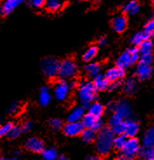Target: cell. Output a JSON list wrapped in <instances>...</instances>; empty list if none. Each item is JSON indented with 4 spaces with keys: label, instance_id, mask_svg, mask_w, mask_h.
Instances as JSON below:
<instances>
[{
    "label": "cell",
    "instance_id": "cell-1",
    "mask_svg": "<svg viewBox=\"0 0 154 160\" xmlns=\"http://www.w3.org/2000/svg\"><path fill=\"white\" fill-rule=\"evenodd\" d=\"M115 134L110 127H104L98 130L96 135V150L101 156L109 154L113 148V140Z\"/></svg>",
    "mask_w": 154,
    "mask_h": 160
},
{
    "label": "cell",
    "instance_id": "cell-2",
    "mask_svg": "<svg viewBox=\"0 0 154 160\" xmlns=\"http://www.w3.org/2000/svg\"><path fill=\"white\" fill-rule=\"evenodd\" d=\"M97 98V90L93 82L85 80L78 85V99L84 107H88Z\"/></svg>",
    "mask_w": 154,
    "mask_h": 160
},
{
    "label": "cell",
    "instance_id": "cell-3",
    "mask_svg": "<svg viewBox=\"0 0 154 160\" xmlns=\"http://www.w3.org/2000/svg\"><path fill=\"white\" fill-rule=\"evenodd\" d=\"M140 53L138 48H130L124 51L120 56L117 59L116 64L121 68H127L131 66L134 65L136 62L139 61Z\"/></svg>",
    "mask_w": 154,
    "mask_h": 160
},
{
    "label": "cell",
    "instance_id": "cell-4",
    "mask_svg": "<svg viewBox=\"0 0 154 160\" xmlns=\"http://www.w3.org/2000/svg\"><path fill=\"white\" fill-rule=\"evenodd\" d=\"M78 72L76 62L72 59H65L59 64L58 75L63 79H71L75 77Z\"/></svg>",
    "mask_w": 154,
    "mask_h": 160
},
{
    "label": "cell",
    "instance_id": "cell-5",
    "mask_svg": "<svg viewBox=\"0 0 154 160\" xmlns=\"http://www.w3.org/2000/svg\"><path fill=\"white\" fill-rule=\"evenodd\" d=\"M72 85L69 83L65 79H61L54 85V95L58 101H65L70 97Z\"/></svg>",
    "mask_w": 154,
    "mask_h": 160
},
{
    "label": "cell",
    "instance_id": "cell-6",
    "mask_svg": "<svg viewBox=\"0 0 154 160\" xmlns=\"http://www.w3.org/2000/svg\"><path fill=\"white\" fill-rule=\"evenodd\" d=\"M60 62L53 57H47L41 62V69L47 77H54L58 74Z\"/></svg>",
    "mask_w": 154,
    "mask_h": 160
},
{
    "label": "cell",
    "instance_id": "cell-7",
    "mask_svg": "<svg viewBox=\"0 0 154 160\" xmlns=\"http://www.w3.org/2000/svg\"><path fill=\"white\" fill-rule=\"evenodd\" d=\"M139 142L135 137L129 138L124 143V147L122 148V151L124 155L128 157L130 159H133V157L138 154L139 150Z\"/></svg>",
    "mask_w": 154,
    "mask_h": 160
},
{
    "label": "cell",
    "instance_id": "cell-8",
    "mask_svg": "<svg viewBox=\"0 0 154 160\" xmlns=\"http://www.w3.org/2000/svg\"><path fill=\"white\" fill-rule=\"evenodd\" d=\"M114 111L123 117L124 120L129 119L133 114V109H132L131 103L128 100L126 99H122L119 102H117Z\"/></svg>",
    "mask_w": 154,
    "mask_h": 160
},
{
    "label": "cell",
    "instance_id": "cell-9",
    "mask_svg": "<svg viewBox=\"0 0 154 160\" xmlns=\"http://www.w3.org/2000/svg\"><path fill=\"white\" fill-rule=\"evenodd\" d=\"M152 71L153 69L150 64H146V63H144L139 61L136 67L135 73L139 81H146L152 76Z\"/></svg>",
    "mask_w": 154,
    "mask_h": 160
},
{
    "label": "cell",
    "instance_id": "cell-10",
    "mask_svg": "<svg viewBox=\"0 0 154 160\" xmlns=\"http://www.w3.org/2000/svg\"><path fill=\"white\" fill-rule=\"evenodd\" d=\"M85 128L80 121L77 122H68L64 126V133L68 137H76L81 134Z\"/></svg>",
    "mask_w": 154,
    "mask_h": 160
},
{
    "label": "cell",
    "instance_id": "cell-11",
    "mask_svg": "<svg viewBox=\"0 0 154 160\" xmlns=\"http://www.w3.org/2000/svg\"><path fill=\"white\" fill-rule=\"evenodd\" d=\"M127 25H128V20H127L126 16L124 14H119L113 18L111 20L112 29L119 33L124 32L127 27Z\"/></svg>",
    "mask_w": 154,
    "mask_h": 160
},
{
    "label": "cell",
    "instance_id": "cell-12",
    "mask_svg": "<svg viewBox=\"0 0 154 160\" xmlns=\"http://www.w3.org/2000/svg\"><path fill=\"white\" fill-rule=\"evenodd\" d=\"M26 148L30 152L39 153L44 150V143L43 140H41L39 138L31 137L26 141Z\"/></svg>",
    "mask_w": 154,
    "mask_h": 160
},
{
    "label": "cell",
    "instance_id": "cell-13",
    "mask_svg": "<svg viewBox=\"0 0 154 160\" xmlns=\"http://www.w3.org/2000/svg\"><path fill=\"white\" fill-rule=\"evenodd\" d=\"M125 75V71L124 68H121L119 67L116 66L114 68H111L108 69L105 73V77L109 82H114V81H119L124 78Z\"/></svg>",
    "mask_w": 154,
    "mask_h": 160
},
{
    "label": "cell",
    "instance_id": "cell-14",
    "mask_svg": "<svg viewBox=\"0 0 154 160\" xmlns=\"http://www.w3.org/2000/svg\"><path fill=\"white\" fill-rule=\"evenodd\" d=\"M85 107L83 105H76L71 109L67 117V120L68 122L80 121L83 116L85 115Z\"/></svg>",
    "mask_w": 154,
    "mask_h": 160
},
{
    "label": "cell",
    "instance_id": "cell-15",
    "mask_svg": "<svg viewBox=\"0 0 154 160\" xmlns=\"http://www.w3.org/2000/svg\"><path fill=\"white\" fill-rule=\"evenodd\" d=\"M139 130V124L137 122L133 121V120H125V128H124V134L127 138H133L136 137Z\"/></svg>",
    "mask_w": 154,
    "mask_h": 160
},
{
    "label": "cell",
    "instance_id": "cell-16",
    "mask_svg": "<svg viewBox=\"0 0 154 160\" xmlns=\"http://www.w3.org/2000/svg\"><path fill=\"white\" fill-rule=\"evenodd\" d=\"M25 0H5L0 7L3 14H10L17 8L18 5L24 3Z\"/></svg>",
    "mask_w": 154,
    "mask_h": 160
},
{
    "label": "cell",
    "instance_id": "cell-17",
    "mask_svg": "<svg viewBox=\"0 0 154 160\" xmlns=\"http://www.w3.org/2000/svg\"><path fill=\"white\" fill-rule=\"evenodd\" d=\"M93 82V85H94L95 88L97 91H104L107 89L108 85L110 82L107 80V78L103 75V74H99L98 75H96L94 77V82Z\"/></svg>",
    "mask_w": 154,
    "mask_h": 160
},
{
    "label": "cell",
    "instance_id": "cell-18",
    "mask_svg": "<svg viewBox=\"0 0 154 160\" xmlns=\"http://www.w3.org/2000/svg\"><path fill=\"white\" fill-rule=\"evenodd\" d=\"M140 11V6L137 0H132L124 4L123 12L128 15H136Z\"/></svg>",
    "mask_w": 154,
    "mask_h": 160
},
{
    "label": "cell",
    "instance_id": "cell-19",
    "mask_svg": "<svg viewBox=\"0 0 154 160\" xmlns=\"http://www.w3.org/2000/svg\"><path fill=\"white\" fill-rule=\"evenodd\" d=\"M88 108H89V113L96 118H100L105 113V107L103 106V104L98 102H92L88 106Z\"/></svg>",
    "mask_w": 154,
    "mask_h": 160
},
{
    "label": "cell",
    "instance_id": "cell-20",
    "mask_svg": "<svg viewBox=\"0 0 154 160\" xmlns=\"http://www.w3.org/2000/svg\"><path fill=\"white\" fill-rule=\"evenodd\" d=\"M39 102L41 106H48L51 102V95L49 91L48 87H43L40 89V94L39 96Z\"/></svg>",
    "mask_w": 154,
    "mask_h": 160
},
{
    "label": "cell",
    "instance_id": "cell-21",
    "mask_svg": "<svg viewBox=\"0 0 154 160\" xmlns=\"http://www.w3.org/2000/svg\"><path fill=\"white\" fill-rule=\"evenodd\" d=\"M124 91L127 95H133L138 89V82L133 77L125 80L124 83Z\"/></svg>",
    "mask_w": 154,
    "mask_h": 160
},
{
    "label": "cell",
    "instance_id": "cell-22",
    "mask_svg": "<svg viewBox=\"0 0 154 160\" xmlns=\"http://www.w3.org/2000/svg\"><path fill=\"white\" fill-rule=\"evenodd\" d=\"M138 154L140 158L146 160L154 159V148L153 146H144V148L138 150Z\"/></svg>",
    "mask_w": 154,
    "mask_h": 160
},
{
    "label": "cell",
    "instance_id": "cell-23",
    "mask_svg": "<svg viewBox=\"0 0 154 160\" xmlns=\"http://www.w3.org/2000/svg\"><path fill=\"white\" fill-rule=\"evenodd\" d=\"M81 137L82 140L85 142V143H92L96 138V131L91 128H85L83 131L81 132Z\"/></svg>",
    "mask_w": 154,
    "mask_h": 160
},
{
    "label": "cell",
    "instance_id": "cell-24",
    "mask_svg": "<svg viewBox=\"0 0 154 160\" xmlns=\"http://www.w3.org/2000/svg\"><path fill=\"white\" fill-rule=\"evenodd\" d=\"M138 51H139V53L140 54H145V53H151L152 52V49H153V43L152 41L149 39H146L144 40L143 42L139 44L138 46Z\"/></svg>",
    "mask_w": 154,
    "mask_h": 160
},
{
    "label": "cell",
    "instance_id": "cell-25",
    "mask_svg": "<svg viewBox=\"0 0 154 160\" xmlns=\"http://www.w3.org/2000/svg\"><path fill=\"white\" fill-rule=\"evenodd\" d=\"M85 69L91 77H95L96 75H98L100 73L101 66L97 62H90L86 66Z\"/></svg>",
    "mask_w": 154,
    "mask_h": 160
},
{
    "label": "cell",
    "instance_id": "cell-26",
    "mask_svg": "<svg viewBox=\"0 0 154 160\" xmlns=\"http://www.w3.org/2000/svg\"><path fill=\"white\" fill-rule=\"evenodd\" d=\"M98 52H99V48H98V47L91 46L83 54V60L86 61V62L91 61L98 55Z\"/></svg>",
    "mask_w": 154,
    "mask_h": 160
},
{
    "label": "cell",
    "instance_id": "cell-27",
    "mask_svg": "<svg viewBox=\"0 0 154 160\" xmlns=\"http://www.w3.org/2000/svg\"><path fill=\"white\" fill-rule=\"evenodd\" d=\"M41 155L45 160H55L58 158V152L54 148H44V150L41 152Z\"/></svg>",
    "mask_w": 154,
    "mask_h": 160
},
{
    "label": "cell",
    "instance_id": "cell-28",
    "mask_svg": "<svg viewBox=\"0 0 154 160\" xmlns=\"http://www.w3.org/2000/svg\"><path fill=\"white\" fill-rule=\"evenodd\" d=\"M144 146H153L154 144V128L152 127L146 132L143 139Z\"/></svg>",
    "mask_w": 154,
    "mask_h": 160
},
{
    "label": "cell",
    "instance_id": "cell-29",
    "mask_svg": "<svg viewBox=\"0 0 154 160\" xmlns=\"http://www.w3.org/2000/svg\"><path fill=\"white\" fill-rule=\"evenodd\" d=\"M151 39L150 37L146 34L144 31H142V32H137L136 34L133 35V37L132 38V43H133L134 46L138 47V46L141 43V42H143L144 40H146V39Z\"/></svg>",
    "mask_w": 154,
    "mask_h": 160
},
{
    "label": "cell",
    "instance_id": "cell-30",
    "mask_svg": "<svg viewBox=\"0 0 154 160\" xmlns=\"http://www.w3.org/2000/svg\"><path fill=\"white\" fill-rule=\"evenodd\" d=\"M127 137L124 134H119L117 135L114 137V140H113V147H115L118 150H122V148L124 147V143L127 140Z\"/></svg>",
    "mask_w": 154,
    "mask_h": 160
},
{
    "label": "cell",
    "instance_id": "cell-31",
    "mask_svg": "<svg viewBox=\"0 0 154 160\" xmlns=\"http://www.w3.org/2000/svg\"><path fill=\"white\" fill-rule=\"evenodd\" d=\"M96 119L97 118L93 117L92 115H91L90 113L85 114L81 118V123L84 126V128H91V127L94 124Z\"/></svg>",
    "mask_w": 154,
    "mask_h": 160
},
{
    "label": "cell",
    "instance_id": "cell-32",
    "mask_svg": "<svg viewBox=\"0 0 154 160\" xmlns=\"http://www.w3.org/2000/svg\"><path fill=\"white\" fill-rule=\"evenodd\" d=\"M23 133V128L19 125H12L11 128V130L8 132L9 138L11 139L17 138L18 137H20L21 134Z\"/></svg>",
    "mask_w": 154,
    "mask_h": 160
},
{
    "label": "cell",
    "instance_id": "cell-33",
    "mask_svg": "<svg viewBox=\"0 0 154 160\" xmlns=\"http://www.w3.org/2000/svg\"><path fill=\"white\" fill-rule=\"evenodd\" d=\"M45 4L48 10L51 12L58 11L62 7V2L60 0H48L47 2H45Z\"/></svg>",
    "mask_w": 154,
    "mask_h": 160
},
{
    "label": "cell",
    "instance_id": "cell-34",
    "mask_svg": "<svg viewBox=\"0 0 154 160\" xmlns=\"http://www.w3.org/2000/svg\"><path fill=\"white\" fill-rule=\"evenodd\" d=\"M111 130L113 131V133L115 135H119V134H124V128H125V120L123 122H121L120 123H118L114 126H111L110 127Z\"/></svg>",
    "mask_w": 154,
    "mask_h": 160
},
{
    "label": "cell",
    "instance_id": "cell-35",
    "mask_svg": "<svg viewBox=\"0 0 154 160\" xmlns=\"http://www.w3.org/2000/svg\"><path fill=\"white\" fill-rule=\"evenodd\" d=\"M124 121V119H123V117L119 116L118 113H114V114H112L110 117V119H109V124L110 126H114L116 124H118V123H120L121 122Z\"/></svg>",
    "mask_w": 154,
    "mask_h": 160
},
{
    "label": "cell",
    "instance_id": "cell-36",
    "mask_svg": "<svg viewBox=\"0 0 154 160\" xmlns=\"http://www.w3.org/2000/svg\"><path fill=\"white\" fill-rule=\"evenodd\" d=\"M144 32H146V34L148 35L149 37H152L153 35L154 32V20L153 19H151L149 21L146 23V26H145V29Z\"/></svg>",
    "mask_w": 154,
    "mask_h": 160
},
{
    "label": "cell",
    "instance_id": "cell-37",
    "mask_svg": "<svg viewBox=\"0 0 154 160\" xmlns=\"http://www.w3.org/2000/svg\"><path fill=\"white\" fill-rule=\"evenodd\" d=\"M12 122H7L4 125L0 126V138H3L8 134V132L11 130V128L12 127Z\"/></svg>",
    "mask_w": 154,
    "mask_h": 160
},
{
    "label": "cell",
    "instance_id": "cell-38",
    "mask_svg": "<svg viewBox=\"0 0 154 160\" xmlns=\"http://www.w3.org/2000/svg\"><path fill=\"white\" fill-rule=\"evenodd\" d=\"M139 61L146 63V64H152V61H153V55H152V52L151 53H145V54H141L139 57Z\"/></svg>",
    "mask_w": 154,
    "mask_h": 160
},
{
    "label": "cell",
    "instance_id": "cell-39",
    "mask_svg": "<svg viewBox=\"0 0 154 160\" xmlns=\"http://www.w3.org/2000/svg\"><path fill=\"white\" fill-rule=\"evenodd\" d=\"M50 125L51 127L53 129V130H61L62 129V127H63V122L62 121L60 120V119H52L50 121Z\"/></svg>",
    "mask_w": 154,
    "mask_h": 160
},
{
    "label": "cell",
    "instance_id": "cell-40",
    "mask_svg": "<svg viewBox=\"0 0 154 160\" xmlns=\"http://www.w3.org/2000/svg\"><path fill=\"white\" fill-rule=\"evenodd\" d=\"M45 0H30V4L32 7L34 8H42L44 5L45 4Z\"/></svg>",
    "mask_w": 154,
    "mask_h": 160
},
{
    "label": "cell",
    "instance_id": "cell-41",
    "mask_svg": "<svg viewBox=\"0 0 154 160\" xmlns=\"http://www.w3.org/2000/svg\"><path fill=\"white\" fill-rule=\"evenodd\" d=\"M121 85H122V81H121V80L111 82L109 83V85H108L107 89H109V90H115L117 88H119Z\"/></svg>",
    "mask_w": 154,
    "mask_h": 160
},
{
    "label": "cell",
    "instance_id": "cell-42",
    "mask_svg": "<svg viewBox=\"0 0 154 160\" xmlns=\"http://www.w3.org/2000/svg\"><path fill=\"white\" fill-rule=\"evenodd\" d=\"M102 127H103V122L100 120V118H97V119H96V121H95L94 124H93L92 127H91V129H92V130H94L95 131H98V130H100Z\"/></svg>",
    "mask_w": 154,
    "mask_h": 160
},
{
    "label": "cell",
    "instance_id": "cell-43",
    "mask_svg": "<svg viewBox=\"0 0 154 160\" xmlns=\"http://www.w3.org/2000/svg\"><path fill=\"white\" fill-rule=\"evenodd\" d=\"M32 127H33V122L30 121H27L25 122V124L23 125V131H26V132H28V131H30L31 129H32Z\"/></svg>",
    "mask_w": 154,
    "mask_h": 160
},
{
    "label": "cell",
    "instance_id": "cell-44",
    "mask_svg": "<svg viewBox=\"0 0 154 160\" xmlns=\"http://www.w3.org/2000/svg\"><path fill=\"white\" fill-rule=\"evenodd\" d=\"M19 108V105L17 102H13L11 106H10V108H9V112L10 113H15L16 111H17V109Z\"/></svg>",
    "mask_w": 154,
    "mask_h": 160
},
{
    "label": "cell",
    "instance_id": "cell-45",
    "mask_svg": "<svg viewBox=\"0 0 154 160\" xmlns=\"http://www.w3.org/2000/svg\"><path fill=\"white\" fill-rule=\"evenodd\" d=\"M107 43V39L105 37H102L99 39V45L100 47H104L105 45H106Z\"/></svg>",
    "mask_w": 154,
    "mask_h": 160
},
{
    "label": "cell",
    "instance_id": "cell-46",
    "mask_svg": "<svg viewBox=\"0 0 154 160\" xmlns=\"http://www.w3.org/2000/svg\"><path fill=\"white\" fill-rule=\"evenodd\" d=\"M116 103H117V102H109V103H108V108H109V109H112V110H114L116 107Z\"/></svg>",
    "mask_w": 154,
    "mask_h": 160
},
{
    "label": "cell",
    "instance_id": "cell-47",
    "mask_svg": "<svg viewBox=\"0 0 154 160\" xmlns=\"http://www.w3.org/2000/svg\"><path fill=\"white\" fill-rule=\"evenodd\" d=\"M86 159H87V160H99L100 158H99V157L91 156V157H88V158H87Z\"/></svg>",
    "mask_w": 154,
    "mask_h": 160
},
{
    "label": "cell",
    "instance_id": "cell-48",
    "mask_svg": "<svg viewBox=\"0 0 154 160\" xmlns=\"http://www.w3.org/2000/svg\"><path fill=\"white\" fill-rule=\"evenodd\" d=\"M58 159L59 160H66L67 159V157H65L64 155H62V156H60L58 158Z\"/></svg>",
    "mask_w": 154,
    "mask_h": 160
},
{
    "label": "cell",
    "instance_id": "cell-49",
    "mask_svg": "<svg viewBox=\"0 0 154 160\" xmlns=\"http://www.w3.org/2000/svg\"><path fill=\"white\" fill-rule=\"evenodd\" d=\"M14 154H15V155H19V154H20V152H14Z\"/></svg>",
    "mask_w": 154,
    "mask_h": 160
},
{
    "label": "cell",
    "instance_id": "cell-50",
    "mask_svg": "<svg viewBox=\"0 0 154 160\" xmlns=\"http://www.w3.org/2000/svg\"><path fill=\"white\" fill-rule=\"evenodd\" d=\"M82 1H86V0H82Z\"/></svg>",
    "mask_w": 154,
    "mask_h": 160
}]
</instances>
